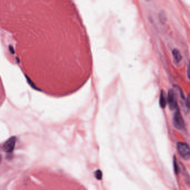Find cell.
Here are the masks:
<instances>
[{"label":"cell","mask_w":190,"mask_h":190,"mask_svg":"<svg viewBox=\"0 0 190 190\" xmlns=\"http://www.w3.org/2000/svg\"><path fill=\"white\" fill-rule=\"evenodd\" d=\"M167 103L169 108L171 110H174L177 108V102L174 91L172 89H170L167 94Z\"/></svg>","instance_id":"cell-3"},{"label":"cell","mask_w":190,"mask_h":190,"mask_svg":"<svg viewBox=\"0 0 190 190\" xmlns=\"http://www.w3.org/2000/svg\"><path fill=\"white\" fill-rule=\"evenodd\" d=\"M186 104H187V106L190 110V95L187 97V101H186Z\"/></svg>","instance_id":"cell-8"},{"label":"cell","mask_w":190,"mask_h":190,"mask_svg":"<svg viewBox=\"0 0 190 190\" xmlns=\"http://www.w3.org/2000/svg\"><path fill=\"white\" fill-rule=\"evenodd\" d=\"M173 125L175 126V128L179 130H182L185 128L184 119L178 107L176 109L173 117Z\"/></svg>","instance_id":"cell-2"},{"label":"cell","mask_w":190,"mask_h":190,"mask_svg":"<svg viewBox=\"0 0 190 190\" xmlns=\"http://www.w3.org/2000/svg\"><path fill=\"white\" fill-rule=\"evenodd\" d=\"M187 74L188 76V78L190 80V63L189 64V65L188 66V69H187Z\"/></svg>","instance_id":"cell-9"},{"label":"cell","mask_w":190,"mask_h":190,"mask_svg":"<svg viewBox=\"0 0 190 190\" xmlns=\"http://www.w3.org/2000/svg\"><path fill=\"white\" fill-rule=\"evenodd\" d=\"M172 56L175 61L177 63L181 62L182 59V56L181 55V52L177 49H174L172 51Z\"/></svg>","instance_id":"cell-4"},{"label":"cell","mask_w":190,"mask_h":190,"mask_svg":"<svg viewBox=\"0 0 190 190\" xmlns=\"http://www.w3.org/2000/svg\"><path fill=\"white\" fill-rule=\"evenodd\" d=\"M184 176L185 178V181L186 182V184L188 185V186L190 187V177L189 175L188 174L187 171H186L185 169L184 168Z\"/></svg>","instance_id":"cell-6"},{"label":"cell","mask_w":190,"mask_h":190,"mask_svg":"<svg viewBox=\"0 0 190 190\" xmlns=\"http://www.w3.org/2000/svg\"><path fill=\"white\" fill-rule=\"evenodd\" d=\"M174 170H175V173L176 174H178V172H179V168L178 167L177 163H176V158L174 157Z\"/></svg>","instance_id":"cell-7"},{"label":"cell","mask_w":190,"mask_h":190,"mask_svg":"<svg viewBox=\"0 0 190 190\" xmlns=\"http://www.w3.org/2000/svg\"><path fill=\"white\" fill-rule=\"evenodd\" d=\"M177 149L180 156L185 160H188L190 158V147L187 143L185 142H178L177 143Z\"/></svg>","instance_id":"cell-1"},{"label":"cell","mask_w":190,"mask_h":190,"mask_svg":"<svg viewBox=\"0 0 190 190\" xmlns=\"http://www.w3.org/2000/svg\"><path fill=\"white\" fill-rule=\"evenodd\" d=\"M167 103V98H166V96L165 91H162L161 92L160 97H159L160 106H161L163 108H164L166 106Z\"/></svg>","instance_id":"cell-5"}]
</instances>
